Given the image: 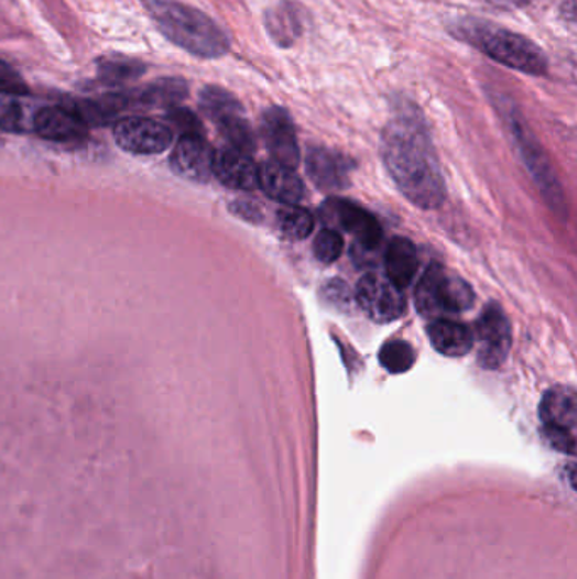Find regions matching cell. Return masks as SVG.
<instances>
[{"instance_id": "obj_17", "label": "cell", "mask_w": 577, "mask_h": 579, "mask_svg": "<svg viewBox=\"0 0 577 579\" xmlns=\"http://www.w3.org/2000/svg\"><path fill=\"white\" fill-rule=\"evenodd\" d=\"M384 269L388 278L400 290L412 285L418 269L417 250L413 242L405 238L393 239L384 254Z\"/></svg>"}, {"instance_id": "obj_8", "label": "cell", "mask_w": 577, "mask_h": 579, "mask_svg": "<svg viewBox=\"0 0 577 579\" xmlns=\"http://www.w3.org/2000/svg\"><path fill=\"white\" fill-rule=\"evenodd\" d=\"M113 140L132 154H160L173 143V131L163 122L148 118H124L113 125Z\"/></svg>"}, {"instance_id": "obj_26", "label": "cell", "mask_w": 577, "mask_h": 579, "mask_svg": "<svg viewBox=\"0 0 577 579\" xmlns=\"http://www.w3.org/2000/svg\"><path fill=\"white\" fill-rule=\"evenodd\" d=\"M166 121L182 132V136L195 134V136H204V128H202L200 119L192 112V110L183 109V107H172L166 112Z\"/></svg>"}, {"instance_id": "obj_28", "label": "cell", "mask_w": 577, "mask_h": 579, "mask_svg": "<svg viewBox=\"0 0 577 579\" xmlns=\"http://www.w3.org/2000/svg\"><path fill=\"white\" fill-rule=\"evenodd\" d=\"M22 116L21 103L14 102V100H4L0 102V129L8 132H21Z\"/></svg>"}, {"instance_id": "obj_6", "label": "cell", "mask_w": 577, "mask_h": 579, "mask_svg": "<svg viewBox=\"0 0 577 579\" xmlns=\"http://www.w3.org/2000/svg\"><path fill=\"white\" fill-rule=\"evenodd\" d=\"M322 217L326 220V225L349 232L364 251L378 250L381 244L383 229L380 222L373 214H369L358 204L342 200V198H333L322 207Z\"/></svg>"}, {"instance_id": "obj_24", "label": "cell", "mask_w": 577, "mask_h": 579, "mask_svg": "<svg viewBox=\"0 0 577 579\" xmlns=\"http://www.w3.org/2000/svg\"><path fill=\"white\" fill-rule=\"evenodd\" d=\"M380 363L384 370L390 371L393 374L406 373L410 368L415 363V352H413L412 346L405 341H388L387 345L381 348L380 351Z\"/></svg>"}, {"instance_id": "obj_29", "label": "cell", "mask_w": 577, "mask_h": 579, "mask_svg": "<svg viewBox=\"0 0 577 579\" xmlns=\"http://www.w3.org/2000/svg\"><path fill=\"white\" fill-rule=\"evenodd\" d=\"M230 212L235 216L241 217V219L248 220V222H258L261 219L260 209L257 206H252L249 203H238L230 204Z\"/></svg>"}, {"instance_id": "obj_10", "label": "cell", "mask_w": 577, "mask_h": 579, "mask_svg": "<svg viewBox=\"0 0 577 579\" xmlns=\"http://www.w3.org/2000/svg\"><path fill=\"white\" fill-rule=\"evenodd\" d=\"M214 154L216 151L204 140V136L188 134L179 138L170 163L173 172L185 181L207 184L214 175Z\"/></svg>"}, {"instance_id": "obj_12", "label": "cell", "mask_w": 577, "mask_h": 579, "mask_svg": "<svg viewBox=\"0 0 577 579\" xmlns=\"http://www.w3.org/2000/svg\"><path fill=\"white\" fill-rule=\"evenodd\" d=\"M305 163L308 175L322 190L337 192L348 187L351 163L342 154L326 148H312Z\"/></svg>"}, {"instance_id": "obj_11", "label": "cell", "mask_w": 577, "mask_h": 579, "mask_svg": "<svg viewBox=\"0 0 577 579\" xmlns=\"http://www.w3.org/2000/svg\"><path fill=\"white\" fill-rule=\"evenodd\" d=\"M34 131L43 140L55 143H74L84 140L87 124L66 107H44L33 119Z\"/></svg>"}, {"instance_id": "obj_2", "label": "cell", "mask_w": 577, "mask_h": 579, "mask_svg": "<svg viewBox=\"0 0 577 579\" xmlns=\"http://www.w3.org/2000/svg\"><path fill=\"white\" fill-rule=\"evenodd\" d=\"M146 8L157 30L190 55L213 59L229 52L227 34L198 9L175 0H146Z\"/></svg>"}, {"instance_id": "obj_18", "label": "cell", "mask_w": 577, "mask_h": 579, "mask_svg": "<svg viewBox=\"0 0 577 579\" xmlns=\"http://www.w3.org/2000/svg\"><path fill=\"white\" fill-rule=\"evenodd\" d=\"M188 85L183 78H157L153 84L146 85L141 90L131 92L132 102L143 103L150 107H172L178 106L182 100L187 99Z\"/></svg>"}, {"instance_id": "obj_22", "label": "cell", "mask_w": 577, "mask_h": 579, "mask_svg": "<svg viewBox=\"0 0 577 579\" xmlns=\"http://www.w3.org/2000/svg\"><path fill=\"white\" fill-rule=\"evenodd\" d=\"M146 65L140 59L106 58L100 62V80L104 84L121 85L124 81L138 80L146 74Z\"/></svg>"}, {"instance_id": "obj_4", "label": "cell", "mask_w": 577, "mask_h": 579, "mask_svg": "<svg viewBox=\"0 0 577 579\" xmlns=\"http://www.w3.org/2000/svg\"><path fill=\"white\" fill-rule=\"evenodd\" d=\"M415 304L422 316L437 319L471 308L475 292L466 280L454 275L440 264H432L415 290Z\"/></svg>"}, {"instance_id": "obj_19", "label": "cell", "mask_w": 577, "mask_h": 579, "mask_svg": "<svg viewBox=\"0 0 577 579\" xmlns=\"http://www.w3.org/2000/svg\"><path fill=\"white\" fill-rule=\"evenodd\" d=\"M200 107L210 121L220 124L227 119L244 114L241 102L226 88L209 85L200 92Z\"/></svg>"}, {"instance_id": "obj_3", "label": "cell", "mask_w": 577, "mask_h": 579, "mask_svg": "<svg viewBox=\"0 0 577 579\" xmlns=\"http://www.w3.org/2000/svg\"><path fill=\"white\" fill-rule=\"evenodd\" d=\"M462 30H465L462 37L487 53L494 62L534 77L547 74V56L529 37L513 31L498 30V28L494 30L472 22H469L468 26H462Z\"/></svg>"}, {"instance_id": "obj_13", "label": "cell", "mask_w": 577, "mask_h": 579, "mask_svg": "<svg viewBox=\"0 0 577 579\" xmlns=\"http://www.w3.org/2000/svg\"><path fill=\"white\" fill-rule=\"evenodd\" d=\"M214 175L232 190L251 192L258 188V168L249 154L224 148L214 154Z\"/></svg>"}, {"instance_id": "obj_9", "label": "cell", "mask_w": 577, "mask_h": 579, "mask_svg": "<svg viewBox=\"0 0 577 579\" xmlns=\"http://www.w3.org/2000/svg\"><path fill=\"white\" fill-rule=\"evenodd\" d=\"M261 136L274 163L295 170L300 163L298 141L292 118L283 107H271L261 118Z\"/></svg>"}, {"instance_id": "obj_20", "label": "cell", "mask_w": 577, "mask_h": 579, "mask_svg": "<svg viewBox=\"0 0 577 579\" xmlns=\"http://www.w3.org/2000/svg\"><path fill=\"white\" fill-rule=\"evenodd\" d=\"M264 22L268 33L280 46H292L293 41L302 33V22L290 4L270 9L264 15Z\"/></svg>"}, {"instance_id": "obj_7", "label": "cell", "mask_w": 577, "mask_h": 579, "mask_svg": "<svg viewBox=\"0 0 577 579\" xmlns=\"http://www.w3.org/2000/svg\"><path fill=\"white\" fill-rule=\"evenodd\" d=\"M478 339V361L482 368L494 370L507 360L512 348V329L507 314L500 305L491 302L476 324Z\"/></svg>"}, {"instance_id": "obj_31", "label": "cell", "mask_w": 577, "mask_h": 579, "mask_svg": "<svg viewBox=\"0 0 577 579\" xmlns=\"http://www.w3.org/2000/svg\"><path fill=\"white\" fill-rule=\"evenodd\" d=\"M507 2L513 6H526L530 4V2H534V0H507Z\"/></svg>"}, {"instance_id": "obj_27", "label": "cell", "mask_w": 577, "mask_h": 579, "mask_svg": "<svg viewBox=\"0 0 577 579\" xmlns=\"http://www.w3.org/2000/svg\"><path fill=\"white\" fill-rule=\"evenodd\" d=\"M0 94L12 97L30 96V87L24 78L4 59H0Z\"/></svg>"}, {"instance_id": "obj_23", "label": "cell", "mask_w": 577, "mask_h": 579, "mask_svg": "<svg viewBox=\"0 0 577 579\" xmlns=\"http://www.w3.org/2000/svg\"><path fill=\"white\" fill-rule=\"evenodd\" d=\"M217 128L232 150L241 151L249 156H251L252 151L257 150V140H254L251 125H249L244 114L227 119V121L217 124Z\"/></svg>"}, {"instance_id": "obj_14", "label": "cell", "mask_w": 577, "mask_h": 579, "mask_svg": "<svg viewBox=\"0 0 577 579\" xmlns=\"http://www.w3.org/2000/svg\"><path fill=\"white\" fill-rule=\"evenodd\" d=\"M258 187L276 203L295 206L304 198L305 188L295 172L279 163H264L258 168Z\"/></svg>"}, {"instance_id": "obj_25", "label": "cell", "mask_w": 577, "mask_h": 579, "mask_svg": "<svg viewBox=\"0 0 577 579\" xmlns=\"http://www.w3.org/2000/svg\"><path fill=\"white\" fill-rule=\"evenodd\" d=\"M344 251V239L336 229H324L314 241V254L320 263L330 264L339 260Z\"/></svg>"}, {"instance_id": "obj_15", "label": "cell", "mask_w": 577, "mask_h": 579, "mask_svg": "<svg viewBox=\"0 0 577 579\" xmlns=\"http://www.w3.org/2000/svg\"><path fill=\"white\" fill-rule=\"evenodd\" d=\"M541 417L545 427L573 430L577 422V398L574 390L567 386L548 390L542 400Z\"/></svg>"}, {"instance_id": "obj_1", "label": "cell", "mask_w": 577, "mask_h": 579, "mask_svg": "<svg viewBox=\"0 0 577 579\" xmlns=\"http://www.w3.org/2000/svg\"><path fill=\"white\" fill-rule=\"evenodd\" d=\"M381 154L388 173L410 203L437 209L444 203V178L427 132L412 118H399L384 129Z\"/></svg>"}, {"instance_id": "obj_5", "label": "cell", "mask_w": 577, "mask_h": 579, "mask_svg": "<svg viewBox=\"0 0 577 579\" xmlns=\"http://www.w3.org/2000/svg\"><path fill=\"white\" fill-rule=\"evenodd\" d=\"M356 298L366 316L378 324L393 323L405 314L402 290L380 273H369L359 280Z\"/></svg>"}, {"instance_id": "obj_16", "label": "cell", "mask_w": 577, "mask_h": 579, "mask_svg": "<svg viewBox=\"0 0 577 579\" xmlns=\"http://www.w3.org/2000/svg\"><path fill=\"white\" fill-rule=\"evenodd\" d=\"M432 346L440 354L449 358H460L468 354L475 345L471 330L465 324L454 323V320L437 319L431 324L427 330Z\"/></svg>"}, {"instance_id": "obj_30", "label": "cell", "mask_w": 577, "mask_h": 579, "mask_svg": "<svg viewBox=\"0 0 577 579\" xmlns=\"http://www.w3.org/2000/svg\"><path fill=\"white\" fill-rule=\"evenodd\" d=\"M324 290H326V295H329L330 301H333L334 304L342 305V307L349 305V288H346V285H342V283L333 282L329 286H327V288Z\"/></svg>"}, {"instance_id": "obj_21", "label": "cell", "mask_w": 577, "mask_h": 579, "mask_svg": "<svg viewBox=\"0 0 577 579\" xmlns=\"http://www.w3.org/2000/svg\"><path fill=\"white\" fill-rule=\"evenodd\" d=\"M276 228L288 241H302L314 231V217L298 207H285L276 212Z\"/></svg>"}]
</instances>
